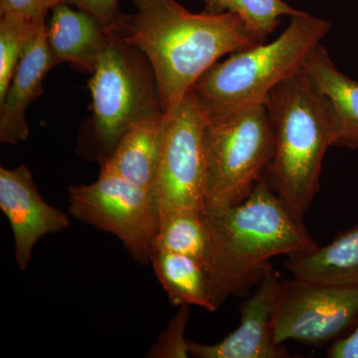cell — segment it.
Wrapping results in <instances>:
<instances>
[{
    "label": "cell",
    "instance_id": "cell-1",
    "mask_svg": "<svg viewBox=\"0 0 358 358\" xmlns=\"http://www.w3.org/2000/svg\"><path fill=\"white\" fill-rule=\"evenodd\" d=\"M119 31L154 70L164 113L178 105L219 59L264 43L237 14L193 13L178 0H134Z\"/></svg>",
    "mask_w": 358,
    "mask_h": 358
},
{
    "label": "cell",
    "instance_id": "cell-2",
    "mask_svg": "<svg viewBox=\"0 0 358 358\" xmlns=\"http://www.w3.org/2000/svg\"><path fill=\"white\" fill-rule=\"evenodd\" d=\"M203 213L205 266L215 310L231 296H247L271 259L306 253L319 246L264 176L241 203L205 208Z\"/></svg>",
    "mask_w": 358,
    "mask_h": 358
},
{
    "label": "cell",
    "instance_id": "cell-3",
    "mask_svg": "<svg viewBox=\"0 0 358 358\" xmlns=\"http://www.w3.org/2000/svg\"><path fill=\"white\" fill-rule=\"evenodd\" d=\"M264 103L275 133L270 185L303 221L320 190L324 155L334 147L333 115L303 68L273 89Z\"/></svg>",
    "mask_w": 358,
    "mask_h": 358
},
{
    "label": "cell",
    "instance_id": "cell-4",
    "mask_svg": "<svg viewBox=\"0 0 358 358\" xmlns=\"http://www.w3.org/2000/svg\"><path fill=\"white\" fill-rule=\"evenodd\" d=\"M331 27L324 18L301 10L289 17L288 27L274 41L218 61L193 87L206 117L264 103L273 89L303 68Z\"/></svg>",
    "mask_w": 358,
    "mask_h": 358
},
{
    "label": "cell",
    "instance_id": "cell-5",
    "mask_svg": "<svg viewBox=\"0 0 358 358\" xmlns=\"http://www.w3.org/2000/svg\"><path fill=\"white\" fill-rule=\"evenodd\" d=\"M205 208L243 202L268 171L275 133L265 103L207 117Z\"/></svg>",
    "mask_w": 358,
    "mask_h": 358
},
{
    "label": "cell",
    "instance_id": "cell-6",
    "mask_svg": "<svg viewBox=\"0 0 358 358\" xmlns=\"http://www.w3.org/2000/svg\"><path fill=\"white\" fill-rule=\"evenodd\" d=\"M93 131L105 155L136 122L164 113L154 70L115 28L91 73Z\"/></svg>",
    "mask_w": 358,
    "mask_h": 358
},
{
    "label": "cell",
    "instance_id": "cell-7",
    "mask_svg": "<svg viewBox=\"0 0 358 358\" xmlns=\"http://www.w3.org/2000/svg\"><path fill=\"white\" fill-rule=\"evenodd\" d=\"M207 117L193 89L164 113L152 193L159 216L176 209H205Z\"/></svg>",
    "mask_w": 358,
    "mask_h": 358
},
{
    "label": "cell",
    "instance_id": "cell-8",
    "mask_svg": "<svg viewBox=\"0 0 358 358\" xmlns=\"http://www.w3.org/2000/svg\"><path fill=\"white\" fill-rule=\"evenodd\" d=\"M69 213L121 240L138 263H150L159 213L152 192L100 173L92 185L69 186Z\"/></svg>",
    "mask_w": 358,
    "mask_h": 358
},
{
    "label": "cell",
    "instance_id": "cell-9",
    "mask_svg": "<svg viewBox=\"0 0 358 358\" xmlns=\"http://www.w3.org/2000/svg\"><path fill=\"white\" fill-rule=\"evenodd\" d=\"M358 324V285L322 284L294 277L280 282L275 341L306 345L334 343Z\"/></svg>",
    "mask_w": 358,
    "mask_h": 358
},
{
    "label": "cell",
    "instance_id": "cell-10",
    "mask_svg": "<svg viewBox=\"0 0 358 358\" xmlns=\"http://www.w3.org/2000/svg\"><path fill=\"white\" fill-rule=\"evenodd\" d=\"M280 274L268 263L256 291L239 306L240 324L215 345L188 341L190 357L197 358H287L291 352L275 341V313Z\"/></svg>",
    "mask_w": 358,
    "mask_h": 358
},
{
    "label": "cell",
    "instance_id": "cell-11",
    "mask_svg": "<svg viewBox=\"0 0 358 358\" xmlns=\"http://www.w3.org/2000/svg\"><path fill=\"white\" fill-rule=\"evenodd\" d=\"M0 209L10 223L21 271L29 266L33 249L42 237L70 227L69 216L45 201L25 166L0 167Z\"/></svg>",
    "mask_w": 358,
    "mask_h": 358
},
{
    "label": "cell",
    "instance_id": "cell-12",
    "mask_svg": "<svg viewBox=\"0 0 358 358\" xmlns=\"http://www.w3.org/2000/svg\"><path fill=\"white\" fill-rule=\"evenodd\" d=\"M47 24L39 30L14 71L6 95L0 100V141L17 145L29 138L26 120L28 106L42 94L47 73L55 67L46 35Z\"/></svg>",
    "mask_w": 358,
    "mask_h": 358
},
{
    "label": "cell",
    "instance_id": "cell-13",
    "mask_svg": "<svg viewBox=\"0 0 358 358\" xmlns=\"http://www.w3.org/2000/svg\"><path fill=\"white\" fill-rule=\"evenodd\" d=\"M47 42L56 65L70 63L91 74L110 43L115 28L65 1L51 10Z\"/></svg>",
    "mask_w": 358,
    "mask_h": 358
},
{
    "label": "cell",
    "instance_id": "cell-14",
    "mask_svg": "<svg viewBox=\"0 0 358 358\" xmlns=\"http://www.w3.org/2000/svg\"><path fill=\"white\" fill-rule=\"evenodd\" d=\"M303 69L329 103L336 131L334 147L358 148V82L338 70L320 44L308 54Z\"/></svg>",
    "mask_w": 358,
    "mask_h": 358
},
{
    "label": "cell",
    "instance_id": "cell-15",
    "mask_svg": "<svg viewBox=\"0 0 358 358\" xmlns=\"http://www.w3.org/2000/svg\"><path fill=\"white\" fill-rule=\"evenodd\" d=\"M164 113L136 122L117 141L110 154L101 157L100 173L114 174L152 192Z\"/></svg>",
    "mask_w": 358,
    "mask_h": 358
},
{
    "label": "cell",
    "instance_id": "cell-16",
    "mask_svg": "<svg viewBox=\"0 0 358 358\" xmlns=\"http://www.w3.org/2000/svg\"><path fill=\"white\" fill-rule=\"evenodd\" d=\"M285 268L299 279L322 284L358 285V225L331 243L289 256Z\"/></svg>",
    "mask_w": 358,
    "mask_h": 358
},
{
    "label": "cell",
    "instance_id": "cell-17",
    "mask_svg": "<svg viewBox=\"0 0 358 358\" xmlns=\"http://www.w3.org/2000/svg\"><path fill=\"white\" fill-rule=\"evenodd\" d=\"M150 263L171 305L197 306L215 312L208 272L203 262L192 257L155 250Z\"/></svg>",
    "mask_w": 358,
    "mask_h": 358
},
{
    "label": "cell",
    "instance_id": "cell-18",
    "mask_svg": "<svg viewBox=\"0 0 358 358\" xmlns=\"http://www.w3.org/2000/svg\"><path fill=\"white\" fill-rule=\"evenodd\" d=\"M204 210L176 209L159 216L155 250L192 257L205 264L207 229Z\"/></svg>",
    "mask_w": 358,
    "mask_h": 358
},
{
    "label": "cell",
    "instance_id": "cell-19",
    "mask_svg": "<svg viewBox=\"0 0 358 358\" xmlns=\"http://www.w3.org/2000/svg\"><path fill=\"white\" fill-rule=\"evenodd\" d=\"M204 11L209 13H234L250 29L266 41L281 23L282 16H291L301 10L289 6L284 0H201Z\"/></svg>",
    "mask_w": 358,
    "mask_h": 358
},
{
    "label": "cell",
    "instance_id": "cell-20",
    "mask_svg": "<svg viewBox=\"0 0 358 358\" xmlns=\"http://www.w3.org/2000/svg\"><path fill=\"white\" fill-rule=\"evenodd\" d=\"M46 21L15 15H0V100L6 95L11 78L28 45Z\"/></svg>",
    "mask_w": 358,
    "mask_h": 358
},
{
    "label": "cell",
    "instance_id": "cell-21",
    "mask_svg": "<svg viewBox=\"0 0 358 358\" xmlns=\"http://www.w3.org/2000/svg\"><path fill=\"white\" fill-rule=\"evenodd\" d=\"M190 306H181L178 315L171 322L166 331H162L157 343L148 353V357L154 358H187L188 339L185 338V331L189 317Z\"/></svg>",
    "mask_w": 358,
    "mask_h": 358
},
{
    "label": "cell",
    "instance_id": "cell-22",
    "mask_svg": "<svg viewBox=\"0 0 358 358\" xmlns=\"http://www.w3.org/2000/svg\"><path fill=\"white\" fill-rule=\"evenodd\" d=\"M63 0H0V15L15 14L37 21L46 20L50 13Z\"/></svg>",
    "mask_w": 358,
    "mask_h": 358
},
{
    "label": "cell",
    "instance_id": "cell-23",
    "mask_svg": "<svg viewBox=\"0 0 358 358\" xmlns=\"http://www.w3.org/2000/svg\"><path fill=\"white\" fill-rule=\"evenodd\" d=\"M66 3L87 11L110 27H119L124 14L120 13L119 0H63Z\"/></svg>",
    "mask_w": 358,
    "mask_h": 358
},
{
    "label": "cell",
    "instance_id": "cell-24",
    "mask_svg": "<svg viewBox=\"0 0 358 358\" xmlns=\"http://www.w3.org/2000/svg\"><path fill=\"white\" fill-rule=\"evenodd\" d=\"M329 358H358V324L350 334L334 341L327 350Z\"/></svg>",
    "mask_w": 358,
    "mask_h": 358
}]
</instances>
